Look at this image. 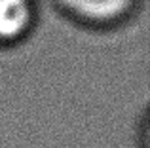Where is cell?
<instances>
[{
    "label": "cell",
    "mask_w": 150,
    "mask_h": 148,
    "mask_svg": "<svg viewBox=\"0 0 150 148\" xmlns=\"http://www.w3.org/2000/svg\"><path fill=\"white\" fill-rule=\"evenodd\" d=\"M76 13L91 19H108L122 13L129 0H65Z\"/></svg>",
    "instance_id": "obj_2"
},
{
    "label": "cell",
    "mask_w": 150,
    "mask_h": 148,
    "mask_svg": "<svg viewBox=\"0 0 150 148\" xmlns=\"http://www.w3.org/2000/svg\"><path fill=\"white\" fill-rule=\"evenodd\" d=\"M30 19L29 0H0V38H15Z\"/></svg>",
    "instance_id": "obj_1"
}]
</instances>
